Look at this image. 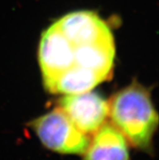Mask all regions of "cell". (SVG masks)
<instances>
[{
	"label": "cell",
	"mask_w": 159,
	"mask_h": 160,
	"mask_svg": "<svg viewBox=\"0 0 159 160\" xmlns=\"http://www.w3.org/2000/svg\"><path fill=\"white\" fill-rule=\"evenodd\" d=\"M29 126L46 148L58 154L81 155L90 142V136L78 129L58 107L31 121Z\"/></svg>",
	"instance_id": "cell-3"
},
{
	"label": "cell",
	"mask_w": 159,
	"mask_h": 160,
	"mask_svg": "<svg viewBox=\"0 0 159 160\" xmlns=\"http://www.w3.org/2000/svg\"><path fill=\"white\" fill-rule=\"evenodd\" d=\"M111 124L123 134L128 144L151 154L158 115L150 93L136 80L108 101Z\"/></svg>",
	"instance_id": "cell-2"
},
{
	"label": "cell",
	"mask_w": 159,
	"mask_h": 160,
	"mask_svg": "<svg viewBox=\"0 0 159 160\" xmlns=\"http://www.w3.org/2000/svg\"><path fill=\"white\" fill-rule=\"evenodd\" d=\"M58 108L78 129L89 136L97 132L108 118V101L91 90L64 94Z\"/></svg>",
	"instance_id": "cell-4"
},
{
	"label": "cell",
	"mask_w": 159,
	"mask_h": 160,
	"mask_svg": "<svg viewBox=\"0 0 159 160\" xmlns=\"http://www.w3.org/2000/svg\"><path fill=\"white\" fill-rule=\"evenodd\" d=\"M93 136L82 160H131L128 142L111 123L106 122Z\"/></svg>",
	"instance_id": "cell-5"
},
{
	"label": "cell",
	"mask_w": 159,
	"mask_h": 160,
	"mask_svg": "<svg viewBox=\"0 0 159 160\" xmlns=\"http://www.w3.org/2000/svg\"><path fill=\"white\" fill-rule=\"evenodd\" d=\"M115 55L112 32L96 13L65 15L43 32L39 43L45 89L54 94L92 90L111 78Z\"/></svg>",
	"instance_id": "cell-1"
}]
</instances>
